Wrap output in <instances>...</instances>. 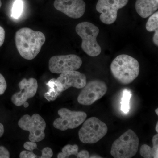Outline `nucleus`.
<instances>
[{"instance_id":"nucleus-1","label":"nucleus","mask_w":158,"mask_h":158,"mask_svg":"<svg viewBox=\"0 0 158 158\" xmlns=\"http://www.w3.org/2000/svg\"><path fill=\"white\" fill-rule=\"evenodd\" d=\"M44 34L29 28H23L15 33V43L19 52L24 59L33 60L40 51L45 43Z\"/></svg>"},{"instance_id":"nucleus-2","label":"nucleus","mask_w":158,"mask_h":158,"mask_svg":"<svg viewBox=\"0 0 158 158\" xmlns=\"http://www.w3.org/2000/svg\"><path fill=\"white\" fill-rule=\"evenodd\" d=\"M110 69L115 78L121 84L128 85L132 83L139 75L140 65L133 57L127 55H120L113 60Z\"/></svg>"},{"instance_id":"nucleus-3","label":"nucleus","mask_w":158,"mask_h":158,"mask_svg":"<svg viewBox=\"0 0 158 158\" xmlns=\"http://www.w3.org/2000/svg\"><path fill=\"white\" fill-rule=\"evenodd\" d=\"M77 34L81 38V48L85 53L91 57H96L101 53L102 49L97 41L99 30L91 23H80L76 27Z\"/></svg>"},{"instance_id":"nucleus-4","label":"nucleus","mask_w":158,"mask_h":158,"mask_svg":"<svg viewBox=\"0 0 158 158\" xmlns=\"http://www.w3.org/2000/svg\"><path fill=\"white\" fill-rule=\"evenodd\" d=\"M139 140L135 133L129 129L113 142L111 154L115 158H131L137 153Z\"/></svg>"},{"instance_id":"nucleus-5","label":"nucleus","mask_w":158,"mask_h":158,"mask_svg":"<svg viewBox=\"0 0 158 158\" xmlns=\"http://www.w3.org/2000/svg\"><path fill=\"white\" fill-rule=\"evenodd\" d=\"M107 131L105 123L96 117H90L85 122L79 131V139L85 144H94L103 138Z\"/></svg>"},{"instance_id":"nucleus-6","label":"nucleus","mask_w":158,"mask_h":158,"mask_svg":"<svg viewBox=\"0 0 158 158\" xmlns=\"http://www.w3.org/2000/svg\"><path fill=\"white\" fill-rule=\"evenodd\" d=\"M18 125L22 129L30 132L29 139L31 141L39 142L45 138L44 130L46 124L39 114H34L32 116L24 115L19 120Z\"/></svg>"},{"instance_id":"nucleus-7","label":"nucleus","mask_w":158,"mask_h":158,"mask_svg":"<svg viewBox=\"0 0 158 158\" xmlns=\"http://www.w3.org/2000/svg\"><path fill=\"white\" fill-rule=\"evenodd\" d=\"M58 113L60 117L54 121L53 126L56 128L62 131L78 127L87 117L85 112L71 111L66 108L60 109Z\"/></svg>"},{"instance_id":"nucleus-8","label":"nucleus","mask_w":158,"mask_h":158,"mask_svg":"<svg viewBox=\"0 0 158 158\" xmlns=\"http://www.w3.org/2000/svg\"><path fill=\"white\" fill-rule=\"evenodd\" d=\"M107 91V87L104 82L94 80L86 84L78 97L79 103L85 106L93 104L101 98Z\"/></svg>"},{"instance_id":"nucleus-9","label":"nucleus","mask_w":158,"mask_h":158,"mask_svg":"<svg viewBox=\"0 0 158 158\" xmlns=\"http://www.w3.org/2000/svg\"><path fill=\"white\" fill-rule=\"evenodd\" d=\"M128 0H98L96 10L100 13V19L106 24L110 25L117 19L118 9L127 5Z\"/></svg>"},{"instance_id":"nucleus-10","label":"nucleus","mask_w":158,"mask_h":158,"mask_svg":"<svg viewBox=\"0 0 158 158\" xmlns=\"http://www.w3.org/2000/svg\"><path fill=\"white\" fill-rule=\"evenodd\" d=\"M82 64L81 58L73 54L54 56L49 61V69L52 73H61L69 71L77 70Z\"/></svg>"},{"instance_id":"nucleus-11","label":"nucleus","mask_w":158,"mask_h":158,"mask_svg":"<svg viewBox=\"0 0 158 158\" xmlns=\"http://www.w3.org/2000/svg\"><path fill=\"white\" fill-rule=\"evenodd\" d=\"M56 82L58 90L62 92L71 87L83 88L87 84V78L84 74L76 70L69 71L61 73Z\"/></svg>"},{"instance_id":"nucleus-12","label":"nucleus","mask_w":158,"mask_h":158,"mask_svg":"<svg viewBox=\"0 0 158 158\" xmlns=\"http://www.w3.org/2000/svg\"><path fill=\"white\" fill-rule=\"evenodd\" d=\"M19 87L20 91L13 94L11 100L15 106H20L28 99L35 95L38 88V84L36 79L34 78H31L28 80L24 78L19 82Z\"/></svg>"},{"instance_id":"nucleus-13","label":"nucleus","mask_w":158,"mask_h":158,"mask_svg":"<svg viewBox=\"0 0 158 158\" xmlns=\"http://www.w3.org/2000/svg\"><path fill=\"white\" fill-rule=\"evenodd\" d=\"M54 6L58 11L73 19L81 17L86 10L83 0H55Z\"/></svg>"},{"instance_id":"nucleus-14","label":"nucleus","mask_w":158,"mask_h":158,"mask_svg":"<svg viewBox=\"0 0 158 158\" xmlns=\"http://www.w3.org/2000/svg\"><path fill=\"white\" fill-rule=\"evenodd\" d=\"M158 8V0H137L135 9L138 14L146 18L153 14Z\"/></svg>"},{"instance_id":"nucleus-15","label":"nucleus","mask_w":158,"mask_h":158,"mask_svg":"<svg viewBox=\"0 0 158 158\" xmlns=\"http://www.w3.org/2000/svg\"><path fill=\"white\" fill-rule=\"evenodd\" d=\"M46 85L48 86L49 89L47 92L44 94V97L48 101L55 100L61 93L58 90L56 79H51L47 83Z\"/></svg>"},{"instance_id":"nucleus-16","label":"nucleus","mask_w":158,"mask_h":158,"mask_svg":"<svg viewBox=\"0 0 158 158\" xmlns=\"http://www.w3.org/2000/svg\"><path fill=\"white\" fill-rule=\"evenodd\" d=\"M79 148L77 144L74 145H65L62 148V152L58 154L57 157L58 158H68L72 155L77 156L78 153Z\"/></svg>"},{"instance_id":"nucleus-17","label":"nucleus","mask_w":158,"mask_h":158,"mask_svg":"<svg viewBox=\"0 0 158 158\" xmlns=\"http://www.w3.org/2000/svg\"><path fill=\"white\" fill-rule=\"evenodd\" d=\"M23 9V3L22 0H15L11 9V15L15 19L19 18L22 14Z\"/></svg>"},{"instance_id":"nucleus-18","label":"nucleus","mask_w":158,"mask_h":158,"mask_svg":"<svg viewBox=\"0 0 158 158\" xmlns=\"http://www.w3.org/2000/svg\"><path fill=\"white\" fill-rule=\"evenodd\" d=\"M158 28V12L151 15L146 24V29L148 32H153Z\"/></svg>"},{"instance_id":"nucleus-19","label":"nucleus","mask_w":158,"mask_h":158,"mask_svg":"<svg viewBox=\"0 0 158 158\" xmlns=\"http://www.w3.org/2000/svg\"><path fill=\"white\" fill-rule=\"evenodd\" d=\"M131 93L129 90H123L121 102V110L125 113H128L130 109L129 102Z\"/></svg>"},{"instance_id":"nucleus-20","label":"nucleus","mask_w":158,"mask_h":158,"mask_svg":"<svg viewBox=\"0 0 158 158\" xmlns=\"http://www.w3.org/2000/svg\"><path fill=\"white\" fill-rule=\"evenodd\" d=\"M140 152V154L143 158H154L152 148L147 144H143L141 146Z\"/></svg>"},{"instance_id":"nucleus-21","label":"nucleus","mask_w":158,"mask_h":158,"mask_svg":"<svg viewBox=\"0 0 158 158\" xmlns=\"http://www.w3.org/2000/svg\"><path fill=\"white\" fill-rule=\"evenodd\" d=\"M153 147L154 158H158V135H155L152 138Z\"/></svg>"},{"instance_id":"nucleus-22","label":"nucleus","mask_w":158,"mask_h":158,"mask_svg":"<svg viewBox=\"0 0 158 158\" xmlns=\"http://www.w3.org/2000/svg\"><path fill=\"white\" fill-rule=\"evenodd\" d=\"M6 80L2 75L0 73V95L5 93L7 88Z\"/></svg>"},{"instance_id":"nucleus-23","label":"nucleus","mask_w":158,"mask_h":158,"mask_svg":"<svg viewBox=\"0 0 158 158\" xmlns=\"http://www.w3.org/2000/svg\"><path fill=\"white\" fill-rule=\"evenodd\" d=\"M53 151L49 147L44 148L42 150V155L40 157V158H50L53 156Z\"/></svg>"},{"instance_id":"nucleus-24","label":"nucleus","mask_w":158,"mask_h":158,"mask_svg":"<svg viewBox=\"0 0 158 158\" xmlns=\"http://www.w3.org/2000/svg\"><path fill=\"white\" fill-rule=\"evenodd\" d=\"M19 157L21 158H38V156L34 154L33 151H23L20 153Z\"/></svg>"},{"instance_id":"nucleus-25","label":"nucleus","mask_w":158,"mask_h":158,"mask_svg":"<svg viewBox=\"0 0 158 158\" xmlns=\"http://www.w3.org/2000/svg\"><path fill=\"white\" fill-rule=\"evenodd\" d=\"M23 147L25 149L33 151L34 150L37 148V144L36 142H32V141H28L26 142L23 145Z\"/></svg>"},{"instance_id":"nucleus-26","label":"nucleus","mask_w":158,"mask_h":158,"mask_svg":"<svg viewBox=\"0 0 158 158\" xmlns=\"http://www.w3.org/2000/svg\"><path fill=\"white\" fill-rule=\"evenodd\" d=\"M10 153L9 151L4 146H0V158H9Z\"/></svg>"},{"instance_id":"nucleus-27","label":"nucleus","mask_w":158,"mask_h":158,"mask_svg":"<svg viewBox=\"0 0 158 158\" xmlns=\"http://www.w3.org/2000/svg\"><path fill=\"white\" fill-rule=\"evenodd\" d=\"M5 30L0 26V47L2 46L4 43L5 39Z\"/></svg>"},{"instance_id":"nucleus-28","label":"nucleus","mask_w":158,"mask_h":158,"mask_svg":"<svg viewBox=\"0 0 158 158\" xmlns=\"http://www.w3.org/2000/svg\"><path fill=\"white\" fill-rule=\"evenodd\" d=\"M77 158H88L90 157L89 152L87 150H82L78 152Z\"/></svg>"},{"instance_id":"nucleus-29","label":"nucleus","mask_w":158,"mask_h":158,"mask_svg":"<svg viewBox=\"0 0 158 158\" xmlns=\"http://www.w3.org/2000/svg\"><path fill=\"white\" fill-rule=\"evenodd\" d=\"M153 41L156 46H158V30H156L155 33L153 37Z\"/></svg>"},{"instance_id":"nucleus-30","label":"nucleus","mask_w":158,"mask_h":158,"mask_svg":"<svg viewBox=\"0 0 158 158\" xmlns=\"http://www.w3.org/2000/svg\"><path fill=\"white\" fill-rule=\"evenodd\" d=\"M4 133V126L0 123V138L2 136Z\"/></svg>"},{"instance_id":"nucleus-31","label":"nucleus","mask_w":158,"mask_h":158,"mask_svg":"<svg viewBox=\"0 0 158 158\" xmlns=\"http://www.w3.org/2000/svg\"><path fill=\"white\" fill-rule=\"evenodd\" d=\"M24 107L25 108H27L29 106V104L27 102H25L23 104Z\"/></svg>"},{"instance_id":"nucleus-32","label":"nucleus","mask_w":158,"mask_h":158,"mask_svg":"<svg viewBox=\"0 0 158 158\" xmlns=\"http://www.w3.org/2000/svg\"><path fill=\"white\" fill-rule=\"evenodd\" d=\"M158 122H157V124H156V131L157 132H158Z\"/></svg>"},{"instance_id":"nucleus-33","label":"nucleus","mask_w":158,"mask_h":158,"mask_svg":"<svg viewBox=\"0 0 158 158\" xmlns=\"http://www.w3.org/2000/svg\"><path fill=\"white\" fill-rule=\"evenodd\" d=\"M158 108L157 109H156V110H155V113H156V114H157V115H158Z\"/></svg>"},{"instance_id":"nucleus-34","label":"nucleus","mask_w":158,"mask_h":158,"mask_svg":"<svg viewBox=\"0 0 158 158\" xmlns=\"http://www.w3.org/2000/svg\"><path fill=\"white\" fill-rule=\"evenodd\" d=\"M2 2H1V0H0V9H1V7H2Z\"/></svg>"}]
</instances>
